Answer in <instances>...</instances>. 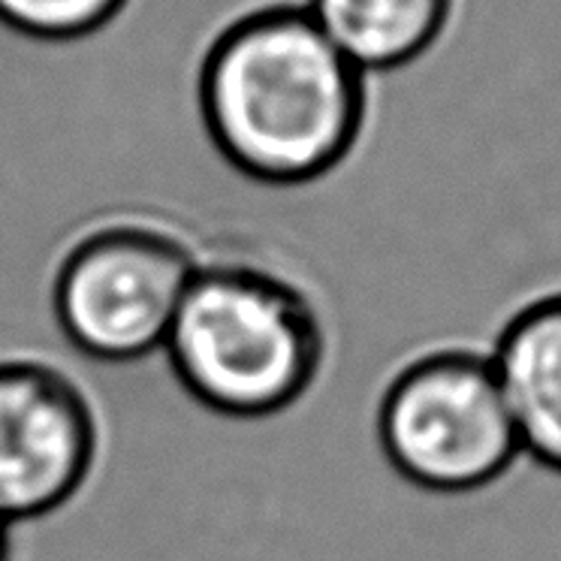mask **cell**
<instances>
[{"label": "cell", "instance_id": "6da1fadb", "mask_svg": "<svg viewBox=\"0 0 561 561\" xmlns=\"http://www.w3.org/2000/svg\"><path fill=\"white\" fill-rule=\"evenodd\" d=\"M199 112L220 158L248 179L299 187L354 151L363 73L299 10H266L227 27L199 73Z\"/></svg>", "mask_w": 561, "mask_h": 561}, {"label": "cell", "instance_id": "7a4b0ae2", "mask_svg": "<svg viewBox=\"0 0 561 561\" xmlns=\"http://www.w3.org/2000/svg\"><path fill=\"white\" fill-rule=\"evenodd\" d=\"M163 354L182 390L232 420L284 414L314 387L327 332L308 294L254 260H203Z\"/></svg>", "mask_w": 561, "mask_h": 561}, {"label": "cell", "instance_id": "3957f363", "mask_svg": "<svg viewBox=\"0 0 561 561\" xmlns=\"http://www.w3.org/2000/svg\"><path fill=\"white\" fill-rule=\"evenodd\" d=\"M383 459L432 495H471L523 456L499 375L483 351L447 347L399 368L378 404Z\"/></svg>", "mask_w": 561, "mask_h": 561}, {"label": "cell", "instance_id": "277c9868", "mask_svg": "<svg viewBox=\"0 0 561 561\" xmlns=\"http://www.w3.org/2000/svg\"><path fill=\"white\" fill-rule=\"evenodd\" d=\"M199 254L151 218H110L79 232L51 280L64 339L98 363H139L163 351Z\"/></svg>", "mask_w": 561, "mask_h": 561}, {"label": "cell", "instance_id": "5b68a950", "mask_svg": "<svg viewBox=\"0 0 561 561\" xmlns=\"http://www.w3.org/2000/svg\"><path fill=\"white\" fill-rule=\"evenodd\" d=\"M100 453L85 390L43 359H0V519L31 523L79 495Z\"/></svg>", "mask_w": 561, "mask_h": 561}, {"label": "cell", "instance_id": "8992f818", "mask_svg": "<svg viewBox=\"0 0 561 561\" xmlns=\"http://www.w3.org/2000/svg\"><path fill=\"white\" fill-rule=\"evenodd\" d=\"M486 354L523 456L561 477V294L519 308Z\"/></svg>", "mask_w": 561, "mask_h": 561}, {"label": "cell", "instance_id": "52a82bcc", "mask_svg": "<svg viewBox=\"0 0 561 561\" xmlns=\"http://www.w3.org/2000/svg\"><path fill=\"white\" fill-rule=\"evenodd\" d=\"M450 0H311V19L356 70L411 64L438 39Z\"/></svg>", "mask_w": 561, "mask_h": 561}, {"label": "cell", "instance_id": "ba28073f", "mask_svg": "<svg viewBox=\"0 0 561 561\" xmlns=\"http://www.w3.org/2000/svg\"><path fill=\"white\" fill-rule=\"evenodd\" d=\"M124 0H0V22L39 39L85 37L106 25Z\"/></svg>", "mask_w": 561, "mask_h": 561}, {"label": "cell", "instance_id": "9c48e42d", "mask_svg": "<svg viewBox=\"0 0 561 561\" xmlns=\"http://www.w3.org/2000/svg\"><path fill=\"white\" fill-rule=\"evenodd\" d=\"M13 559V525L0 519V561Z\"/></svg>", "mask_w": 561, "mask_h": 561}]
</instances>
